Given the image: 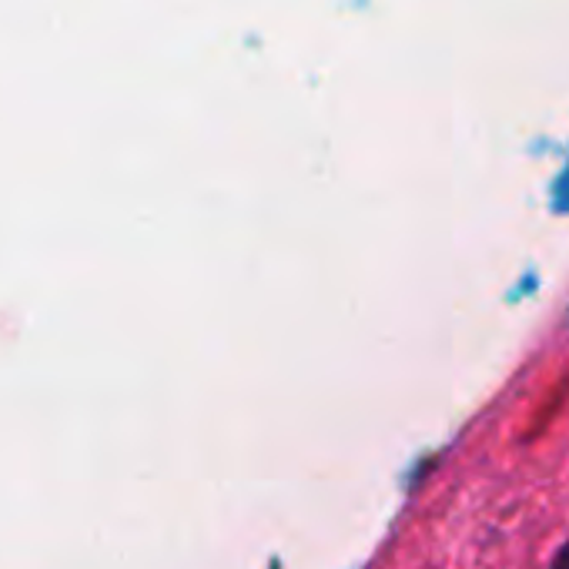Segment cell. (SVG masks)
I'll list each match as a JSON object with an SVG mask.
<instances>
[{
  "label": "cell",
  "mask_w": 569,
  "mask_h": 569,
  "mask_svg": "<svg viewBox=\"0 0 569 569\" xmlns=\"http://www.w3.org/2000/svg\"><path fill=\"white\" fill-rule=\"evenodd\" d=\"M552 569H569V546L556 556V566H552Z\"/></svg>",
  "instance_id": "6da1fadb"
}]
</instances>
